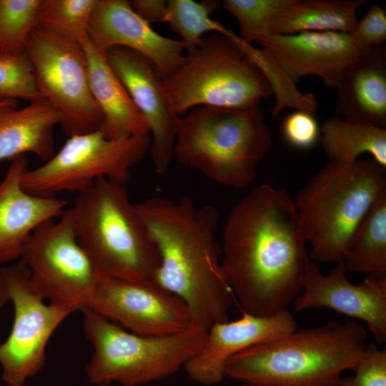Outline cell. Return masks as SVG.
<instances>
[{
  "instance_id": "6da1fadb",
  "label": "cell",
  "mask_w": 386,
  "mask_h": 386,
  "mask_svg": "<svg viewBox=\"0 0 386 386\" xmlns=\"http://www.w3.org/2000/svg\"><path fill=\"white\" fill-rule=\"evenodd\" d=\"M294 199L260 184L232 209L223 231L221 265L243 312L269 316L302 291L310 262Z\"/></svg>"
},
{
  "instance_id": "7a4b0ae2",
  "label": "cell",
  "mask_w": 386,
  "mask_h": 386,
  "mask_svg": "<svg viewBox=\"0 0 386 386\" xmlns=\"http://www.w3.org/2000/svg\"><path fill=\"white\" fill-rule=\"evenodd\" d=\"M135 207L159 254L155 281L184 301L193 325L208 330L227 321L233 293L215 238L217 209L189 197L148 198Z\"/></svg>"
},
{
  "instance_id": "3957f363",
  "label": "cell",
  "mask_w": 386,
  "mask_h": 386,
  "mask_svg": "<svg viewBox=\"0 0 386 386\" xmlns=\"http://www.w3.org/2000/svg\"><path fill=\"white\" fill-rule=\"evenodd\" d=\"M367 334L358 322L298 328L232 357L225 377L254 386H340L364 356Z\"/></svg>"
},
{
  "instance_id": "277c9868",
  "label": "cell",
  "mask_w": 386,
  "mask_h": 386,
  "mask_svg": "<svg viewBox=\"0 0 386 386\" xmlns=\"http://www.w3.org/2000/svg\"><path fill=\"white\" fill-rule=\"evenodd\" d=\"M385 193V168L373 159L326 164L294 199L310 257L343 262L358 227Z\"/></svg>"
},
{
  "instance_id": "5b68a950",
  "label": "cell",
  "mask_w": 386,
  "mask_h": 386,
  "mask_svg": "<svg viewBox=\"0 0 386 386\" xmlns=\"http://www.w3.org/2000/svg\"><path fill=\"white\" fill-rule=\"evenodd\" d=\"M272 145L259 106L194 108L179 119L174 145L178 162L221 185L249 186Z\"/></svg>"
},
{
  "instance_id": "8992f818",
  "label": "cell",
  "mask_w": 386,
  "mask_h": 386,
  "mask_svg": "<svg viewBox=\"0 0 386 386\" xmlns=\"http://www.w3.org/2000/svg\"><path fill=\"white\" fill-rule=\"evenodd\" d=\"M70 209L78 240L103 277L155 280L159 254L124 184L99 178Z\"/></svg>"
},
{
  "instance_id": "52a82bcc",
  "label": "cell",
  "mask_w": 386,
  "mask_h": 386,
  "mask_svg": "<svg viewBox=\"0 0 386 386\" xmlns=\"http://www.w3.org/2000/svg\"><path fill=\"white\" fill-rule=\"evenodd\" d=\"M83 312V330L93 352L85 373L94 386H141L177 373L202 348L207 331L193 325L179 333L136 335L90 310Z\"/></svg>"
},
{
  "instance_id": "ba28073f",
  "label": "cell",
  "mask_w": 386,
  "mask_h": 386,
  "mask_svg": "<svg viewBox=\"0 0 386 386\" xmlns=\"http://www.w3.org/2000/svg\"><path fill=\"white\" fill-rule=\"evenodd\" d=\"M160 77L179 116L203 106L251 108L272 94L264 75L227 34L203 37L194 49L185 52L177 67Z\"/></svg>"
},
{
  "instance_id": "9c48e42d",
  "label": "cell",
  "mask_w": 386,
  "mask_h": 386,
  "mask_svg": "<svg viewBox=\"0 0 386 386\" xmlns=\"http://www.w3.org/2000/svg\"><path fill=\"white\" fill-rule=\"evenodd\" d=\"M150 147L149 134L108 139L100 130L73 135L43 164L28 168L21 184L29 193L56 197L63 192L78 193L97 179L125 184L132 167Z\"/></svg>"
},
{
  "instance_id": "30bf717a",
  "label": "cell",
  "mask_w": 386,
  "mask_h": 386,
  "mask_svg": "<svg viewBox=\"0 0 386 386\" xmlns=\"http://www.w3.org/2000/svg\"><path fill=\"white\" fill-rule=\"evenodd\" d=\"M20 261L44 299L72 313L88 309L103 277L78 240L70 208L33 232Z\"/></svg>"
},
{
  "instance_id": "8fae6325",
  "label": "cell",
  "mask_w": 386,
  "mask_h": 386,
  "mask_svg": "<svg viewBox=\"0 0 386 386\" xmlns=\"http://www.w3.org/2000/svg\"><path fill=\"white\" fill-rule=\"evenodd\" d=\"M44 300L21 261L0 269V308L8 302L14 307L11 332L0 344L2 379L9 386H24L42 370L51 335L72 314Z\"/></svg>"
},
{
  "instance_id": "7c38bea8",
  "label": "cell",
  "mask_w": 386,
  "mask_h": 386,
  "mask_svg": "<svg viewBox=\"0 0 386 386\" xmlns=\"http://www.w3.org/2000/svg\"><path fill=\"white\" fill-rule=\"evenodd\" d=\"M38 89L69 136L99 130L102 116L92 96L86 57L78 41L37 29L26 47Z\"/></svg>"
},
{
  "instance_id": "4fadbf2b",
  "label": "cell",
  "mask_w": 386,
  "mask_h": 386,
  "mask_svg": "<svg viewBox=\"0 0 386 386\" xmlns=\"http://www.w3.org/2000/svg\"><path fill=\"white\" fill-rule=\"evenodd\" d=\"M87 310L142 336L171 335L192 324L184 301L155 280L102 277Z\"/></svg>"
},
{
  "instance_id": "5bb4252c",
  "label": "cell",
  "mask_w": 386,
  "mask_h": 386,
  "mask_svg": "<svg viewBox=\"0 0 386 386\" xmlns=\"http://www.w3.org/2000/svg\"><path fill=\"white\" fill-rule=\"evenodd\" d=\"M255 42L294 85L307 75H315L332 89L371 49L358 46L349 33L337 31L267 34Z\"/></svg>"
},
{
  "instance_id": "9a60e30c",
  "label": "cell",
  "mask_w": 386,
  "mask_h": 386,
  "mask_svg": "<svg viewBox=\"0 0 386 386\" xmlns=\"http://www.w3.org/2000/svg\"><path fill=\"white\" fill-rule=\"evenodd\" d=\"M343 262L327 274L315 262L310 263L302 290L295 300V309L302 311L325 307L360 320L367 326L376 343L386 342V274L366 275L359 284L350 282Z\"/></svg>"
},
{
  "instance_id": "2e32d148",
  "label": "cell",
  "mask_w": 386,
  "mask_h": 386,
  "mask_svg": "<svg viewBox=\"0 0 386 386\" xmlns=\"http://www.w3.org/2000/svg\"><path fill=\"white\" fill-rule=\"evenodd\" d=\"M111 67L146 120L152 134L149 152L155 171L164 173L174 157L180 116L172 109L162 89L161 77L143 55L116 47L106 54Z\"/></svg>"
},
{
  "instance_id": "e0dca14e",
  "label": "cell",
  "mask_w": 386,
  "mask_h": 386,
  "mask_svg": "<svg viewBox=\"0 0 386 386\" xmlns=\"http://www.w3.org/2000/svg\"><path fill=\"white\" fill-rule=\"evenodd\" d=\"M86 35L91 44L104 54L122 47L143 55L160 76L177 67L185 54L181 40L156 32L126 0H97Z\"/></svg>"
},
{
  "instance_id": "ac0fdd59",
  "label": "cell",
  "mask_w": 386,
  "mask_h": 386,
  "mask_svg": "<svg viewBox=\"0 0 386 386\" xmlns=\"http://www.w3.org/2000/svg\"><path fill=\"white\" fill-rule=\"evenodd\" d=\"M297 324L287 309L269 316L246 312L239 319L215 323L207 331L201 350L184 367L195 382L214 385L225 377L228 360L244 350L289 334Z\"/></svg>"
},
{
  "instance_id": "d6986e66",
  "label": "cell",
  "mask_w": 386,
  "mask_h": 386,
  "mask_svg": "<svg viewBox=\"0 0 386 386\" xmlns=\"http://www.w3.org/2000/svg\"><path fill=\"white\" fill-rule=\"evenodd\" d=\"M28 168L25 155L15 157L0 180V264L20 259L33 232L66 209L65 199L34 195L23 188Z\"/></svg>"
},
{
  "instance_id": "ffe728a7",
  "label": "cell",
  "mask_w": 386,
  "mask_h": 386,
  "mask_svg": "<svg viewBox=\"0 0 386 386\" xmlns=\"http://www.w3.org/2000/svg\"><path fill=\"white\" fill-rule=\"evenodd\" d=\"M77 41L85 52L90 89L102 116V133L112 139L149 134L146 120L111 67L106 54L91 44L86 33Z\"/></svg>"
},
{
  "instance_id": "44dd1931",
  "label": "cell",
  "mask_w": 386,
  "mask_h": 386,
  "mask_svg": "<svg viewBox=\"0 0 386 386\" xmlns=\"http://www.w3.org/2000/svg\"><path fill=\"white\" fill-rule=\"evenodd\" d=\"M336 112L386 129V49L372 48L337 88Z\"/></svg>"
},
{
  "instance_id": "7402d4cb",
  "label": "cell",
  "mask_w": 386,
  "mask_h": 386,
  "mask_svg": "<svg viewBox=\"0 0 386 386\" xmlns=\"http://www.w3.org/2000/svg\"><path fill=\"white\" fill-rule=\"evenodd\" d=\"M56 111L44 99L0 109V161L32 153L44 162L55 153Z\"/></svg>"
},
{
  "instance_id": "603a6c76",
  "label": "cell",
  "mask_w": 386,
  "mask_h": 386,
  "mask_svg": "<svg viewBox=\"0 0 386 386\" xmlns=\"http://www.w3.org/2000/svg\"><path fill=\"white\" fill-rule=\"evenodd\" d=\"M367 0H291L272 20L268 34L309 31L350 33Z\"/></svg>"
},
{
  "instance_id": "cb8c5ba5",
  "label": "cell",
  "mask_w": 386,
  "mask_h": 386,
  "mask_svg": "<svg viewBox=\"0 0 386 386\" xmlns=\"http://www.w3.org/2000/svg\"><path fill=\"white\" fill-rule=\"evenodd\" d=\"M319 142L330 161L352 162L369 154L386 169V129L332 116L320 126Z\"/></svg>"
},
{
  "instance_id": "d4e9b609",
  "label": "cell",
  "mask_w": 386,
  "mask_h": 386,
  "mask_svg": "<svg viewBox=\"0 0 386 386\" xmlns=\"http://www.w3.org/2000/svg\"><path fill=\"white\" fill-rule=\"evenodd\" d=\"M343 263L346 270L352 272L386 274V193L358 227Z\"/></svg>"
},
{
  "instance_id": "484cf974",
  "label": "cell",
  "mask_w": 386,
  "mask_h": 386,
  "mask_svg": "<svg viewBox=\"0 0 386 386\" xmlns=\"http://www.w3.org/2000/svg\"><path fill=\"white\" fill-rule=\"evenodd\" d=\"M220 6L219 1L169 0L163 22L182 38L185 52L189 51L199 45L204 34L225 33L227 28L211 18Z\"/></svg>"
},
{
  "instance_id": "4316f807",
  "label": "cell",
  "mask_w": 386,
  "mask_h": 386,
  "mask_svg": "<svg viewBox=\"0 0 386 386\" xmlns=\"http://www.w3.org/2000/svg\"><path fill=\"white\" fill-rule=\"evenodd\" d=\"M97 0H41L36 29L77 41L86 33Z\"/></svg>"
},
{
  "instance_id": "83f0119b",
  "label": "cell",
  "mask_w": 386,
  "mask_h": 386,
  "mask_svg": "<svg viewBox=\"0 0 386 386\" xmlns=\"http://www.w3.org/2000/svg\"><path fill=\"white\" fill-rule=\"evenodd\" d=\"M41 0H0V54H25Z\"/></svg>"
},
{
  "instance_id": "f1b7e54d",
  "label": "cell",
  "mask_w": 386,
  "mask_h": 386,
  "mask_svg": "<svg viewBox=\"0 0 386 386\" xmlns=\"http://www.w3.org/2000/svg\"><path fill=\"white\" fill-rule=\"evenodd\" d=\"M291 0H224L221 6L237 20L239 36L251 44L268 34L269 26L276 16Z\"/></svg>"
},
{
  "instance_id": "f546056e",
  "label": "cell",
  "mask_w": 386,
  "mask_h": 386,
  "mask_svg": "<svg viewBox=\"0 0 386 386\" xmlns=\"http://www.w3.org/2000/svg\"><path fill=\"white\" fill-rule=\"evenodd\" d=\"M0 99H44L26 54H0Z\"/></svg>"
},
{
  "instance_id": "4dcf8cb0",
  "label": "cell",
  "mask_w": 386,
  "mask_h": 386,
  "mask_svg": "<svg viewBox=\"0 0 386 386\" xmlns=\"http://www.w3.org/2000/svg\"><path fill=\"white\" fill-rule=\"evenodd\" d=\"M282 133L285 141L292 147L308 149L319 141L320 126L315 113L295 109L284 118Z\"/></svg>"
},
{
  "instance_id": "1f68e13d",
  "label": "cell",
  "mask_w": 386,
  "mask_h": 386,
  "mask_svg": "<svg viewBox=\"0 0 386 386\" xmlns=\"http://www.w3.org/2000/svg\"><path fill=\"white\" fill-rule=\"evenodd\" d=\"M352 377L342 379L340 386H386V349L368 343Z\"/></svg>"
},
{
  "instance_id": "d6a6232c",
  "label": "cell",
  "mask_w": 386,
  "mask_h": 386,
  "mask_svg": "<svg viewBox=\"0 0 386 386\" xmlns=\"http://www.w3.org/2000/svg\"><path fill=\"white\" fill-rule=\"evenodd\" d=\"M350 34L354 41L363 49L382 46L386 40V8L372 4L365 15L357 19Z\"/></svg>"
},
{
  "instance_id": "836d02e7",
  "label": "cell",
  "mask_w": 386,
  "mask_h": 386,
  "mask_svg": "<svg viewBox=\"0 0 386 386\" xmlns=\"http://www.w3.org/2000/svg\"><path fill=\"white\" fill-rule=\"evenodd\" d=\"M129 3L135 13L149 24L163 21L167 10V1L134 0Z\"/></svg>"
},
{
  "instance_id": "e575fe53",
  "label": "cell",
  "mask_w": 386,
  "mask_h": 386,
  "mask_svg": "<svg viewBox=\"0 0 386 386\" xmlns=\"http://www.w3.org/2000/svg\"><path fill=\"white\" fill-rule=\"evenodd\" d=\"M19 101L15 99H0V109L10 107H18Z\"/></svg>"
},
{
  "instance_id": "d590c367",
  "label": "cell",
  "mask_w": 386,
  "mask_h": 386,
  "mask_svg": "<svg viewBox=\"0 0 386 386\" xmlns=\"http://www.w3.org/2000/svg\"><path fill=\"white\" fill-rule=\"evenodd\" d=\"M242 386H254V385H248V384H243Z\"/></svg>"
}]
</instances>
